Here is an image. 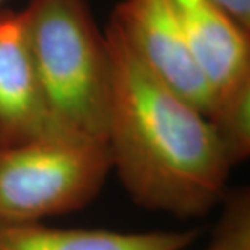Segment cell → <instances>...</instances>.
<instances>
[{
    "label": "cell",
    "instance_id": "obj_1",
    "mask_svg": "<svg viewBox=\"0 0 250 250\" xmlns=\"http://www.w3.org/2000/svg\"><path fill=\"white\" fill-rule=\"evenodd\" d=\"M104 34L112 171L145 209L177 218L208 213L224 195L232 166L207 116L154 77L111 23Z\"/></svg>",
    "mask_w": 250,
    "mask_h": 250
},
{
    "label": "cell",
    "instance_id": "obj_2",
    "mask_svg": "<svg viewBox=\"0 0 250 250\" xmlns=\"http://www.w3.org/2000/svg\"><path fill=\"white\" fill-rule=\"evenodd\" d=\"M38 77L57 130L106 140L111 57L88 0H29L23 8Z\"/></svg>",
    "mask_w": 250,
    "mask_h": 250
},
{
    "label": "cell",
    "instance_id": "obj_3",
    "mask_svg": "<svg viewBox=\"0 0 250 250\" xmlns=\"http://www.w3.org/2000/svg\"><path fill=\"white\" fill-rule=\"evenodd\" d=\"M112 171L104 138L52 132L0 145V223H41L78 211Z\"/></svg>",
    "mask_w": 250,
    "mask_h": 250
},
{
    "label": "cell",
    "instance_id": "obj_4",
    "mask_svg": "<svg viewBox=\"0 0 250 250\" xmlns=\"http://www.w3.org/2000/svg\"><path fill=\"white\" fill-rule=\"evenodd\" d=\"M109 23L154 77L207 116L211 89L169 0H121Z\"/></svg>",
    "mask_w": 250,
    "mask_h": 250
},
{
    "label": "cell",
    "instance_id": "obj_5",
    "mask_svg": "<svg viewBox=\"0 0 250 250\" xmlns=\"http://www.w3.org/2000/svg\"><path fill=\"white\" fill-rule=\"evenodd\" d=\"M59 132L44 96L23 10L0 8V145Z\"/></svg>",
    "mask_w": 250,
    "mask_h": 250
},
{
    "label": "cell",
    "instance_id": "obj_6",
    "mask_svg": "<svg viewBox=\"0 0 250 250\" xmlns=\"http://www.w3.org/2000/svg\"><path fill=\"white\" fill-rule=\"evenodd\" d=\"M169 2L213 96L250 78V29L213 0Z\"/></svg>",
    "mask_w": 250,
    "mask_h": 250
},
{
    "label": "cell",
    "instance_id": "obj_7",
    "mask_svg": "<svg viewBox=\"0 0 250 250\" xmlns=\"http://www.w3.org/2000/svg\"><path fill=\"white\" fill-rule=\"evenodd\" d=\"M195 237V229L117 232L59 229L42 223H0V250H182Z\"/></svg>",
    "mask_w": 250,
    "mask_h": 250
},
{
    "label": "cell",
    "instance_id": "obj_8",
    "mask_svg": "<svg viewBox=\"0 0 250 250\" xmlns=\"http://www.w3.org/2000/svg\"><path fill=\"white\" fill-rule=\"evenodd\" d=\"M207 119L231 166L250 156V78L213 96Z\"/></svg>",
    "mask_w": 250,
    "mask_h": 250
},
{
    "label": "cell",
    "instance_id": "obj_9",
    "mask_svg": "<svg viewBox=\"0 0 250 250\" xmlns=\"http://www.w3.org/2000/svg\"><path fill=\"white\" fill-rule=\"evenodd\" d=\"M207 250H250V195L247 188L228 198Z\"/></svg>",
    "mask_w": 250,
    "mask_h": 250
},
{
    "label": "cell",
    "instance_id": "obj_10",
    "mask_svg": "<svg viewBox=\"0 0 250 250\" xmlns=\"http://www.w3.org/2000/svg\"><path fill=\"white\" fill-rule=\"evenodd\" d=\"M231 15L239 24L250 29V0H213Z\"/></svg>",
    "mask_w": 250,
    "mask_h": 250
},
{
    "label": "cell",
    "instance_id": "obj_11",
    "mask_svg": "<svg viewBox=\"0 0 250 250\" xmlns=\"http://www.w3.org/2000/svg\"><path fill=\"white\" fill-rule=\"evenodd\" d=\"M3 3V0H0V5H2Z\"/></svg>",
    "mask_w": 250,
    "mask_h": 250
}]
</instances>
